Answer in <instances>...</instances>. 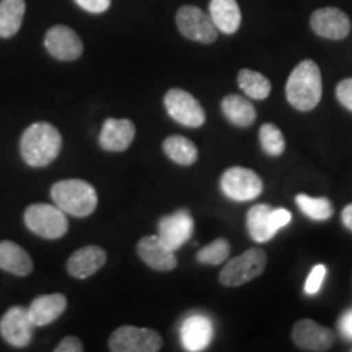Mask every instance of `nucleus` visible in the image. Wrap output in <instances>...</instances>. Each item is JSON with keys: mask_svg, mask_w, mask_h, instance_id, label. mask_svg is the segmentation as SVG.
Returning <instances> with one entry per match:
<instances>
[{"mask_svg": "<svg viewBox=\"0 0 352 352\" xmlns=\"http://www.w3.org/2000/svg\"><path fill=\"white\" fill-rule=\"evenodd\" d=\"M62 149V135L58 128L38 122L28 126L21 136L20 151L30 167H46L52 164Z\"/></svg>", "mask_w": 352, "mask_h": 352, "instance_id": "obj_1", "label": "nucleus"}, {"mask_svg": "<svg viewBox=\"0 0 352 352\" xmlns=\"http://www.w3.org/2000/svg\"><path fill=\"white\" fill-rule=\"evenodd\" d=\"M289 104L299 111H311L321 101L322 77L314 60H304L291 72L286 84Z\"/></svg>", "mask_w": 352, "mask_h": 352, "instance_id": "obj_2", "label": "nucleus"}, {"mask_svg": "<svg viewBox=\"0 0 352 352\" xmlns=\"http://www.w3.org/2000/svg\"><path fill=\"white\" fill-rule=\"evenodd\" d=\"M51 197L64 213L77 218L88 217L98 205L96 189L81 179H65L55 183L51 187Z\"/></svg>", "mask_w": 352, "mask_h": 352, "instance_id": "obj_3", "label": "nucleus"}, {"mask_svg": "<svg viewBox=\"0 0 352 352\" xmlns=\"http://www.w3.org/2000/svg\"><path fill=\"white\" fill-rule=\"evenodd\" d=\"M25 225L33 234L43 239L56 240L69 228L67 215L56 205L33 204L24 214Z\"/></svg>", "mask_w": 352, "mask_h": 352, "instance_id": "obj_4", "label": "nucleus"}, {"mask_svg": "<svg viewBox=\"0 0 352 352\" xmlns=\"http://www.w3.org/2000/svg\"><path fill=\"white\" fill-rule=\"evenodd\" d=\"M264 250L251 248L230 260L219 274V282L226 287H239L260 277L266 267Z\"/></svg>", "mask_w": 352, "mask_h": 352, "instance_id": "obj_5", "label": "nucleus"}, {"mask_svg": "<svg viewBox=\"0 0 352 352\" xmlns=\"http://www.w3.org/2000/svg\"><path fill=\"white\" fill-rule=\"evenodd\" d=\"M162 346L164 340L158 331L132 325L118 327L109 340L113 352H157Z\"/></svg>", "mask_w": 352, "mask_h": 352, "instance_id": "obj_6", "label": "nucleus"}, {"mask_svg": "<svg viewBox=\"0 0 352 352\" xmlns=\"http://www.w3.org/2000/svg\"><path fill=\"white\" fill-rule=\"evenodd\" d=\"M221 189L234 201H251L257 199L264 189L263 179L251 168L231 167L221 177Z\"/></svg>", "mask_w": 352, "mask_h": 352, "instance_id": "obj_7", "label": "nucleus"}, {"mask_svg": "<svg viewBox=\"0 0 352 352\" xmlns=\"http://www.w3.org/2000/svg\"><path fill=\"white\" fill-rule=\"evenodd\" d=\"M164 103L167 113L182 126L200 128L206 120L201 103L183 89H170Z\"/></svg>", "mask_w": 352, "mask_h": 352, "instance_id": "obj_8", "label": "nucleus"}, {"mask_svg": "<svg viewBox=\"0 0 352 352\" xmlns=\"http://www.w3.org/2000/svg\"><path fill=\"white\" fill-rule=\"evenodd\" d=\"M176 25L184 37L195 42L209 45L218 37V29L210 14L195 6H184L177 11Z\"/></svg>", "mask_w": 352, "mask_h": 352, "instance_id": "obj_9", "label": "nucleus"}, {"mask_svg": "<svg viewBox=\"0 0 352 352\" xmlns=\"http://www.w3.org/2000/svg\"><path fill=\"white\" fill-rule=\"evenodd\" d=\"M34 324L28 314V308L14 305L0 320V334L13 347H26L34 333Z\"/></svg>", "mask_w": 352, "mask_h": 352, "instance_id": "obj_10", "label": "nucleus"}, {"mask_svg": "<svg viewBox=\"0 0 352 352\" xmlns=\"http://www.w3.org/2000/svg\"><path fill=\"white\" fill-rule=\"evenodd\" d=\"M291 337L295 344L305 351H327L336 342V336L329 327L308 318L300 320L294 325Z\"/></svg>", "mask_w": 352, "mask_h": 352, "instance_id": "obj_11", "label": "nucleus"}, {"mask_svg": "<svg viewBox=\"0 0 352 352\" xmlns=\"http://www.w3.org/2000/svg\"><path fill=\"white\" fill-rule=\"evenodd\" d=\"M45 47L58 60L72 62L82 55L84 45L74 29L68 26L51 28L45 37Z\"/></svg>", "mask_w": 352, "mask_h": 352, "instance_id": "obj_12", "label": "nucleus"}, {"mask_svg": "<svg viewBox=\"0 0 352 352\" xmlns=\"http://www.w3.org/2000/svg\"><path fill=\"white\" fill-rule=\"evenodd\" d=\"M311 26L320 37L340 41L347 37L351 23L346 13L334 7L320 8L311 17Z\"/></svg>", "mask_w": 352, "mask_h": 352, "instance_id": "obj_13", "label": "nucleus"}, {"mask_svg": "<svg viewBox=\"0 0 352 352\" xmlns=\"http://www.w3.org/2000/svg\"><path fill=\"white\" fill-rule=\"evenodd\" d=\"M195 230V222L187 210H177L176 213L166 215L158 225V236L173 251L179 250L188 241Z\"/></svg>", "mask_w": 352, "mask_h": 352, "instance_id": "obj_14", "label": "nucleus"}, {"mask_svg": "<svg viewBox=\"0 0 352 352\" xmlns=\"http://www.w3.org/2000/svg\"><path fill=\"white\" fill-rule=\"evenodd\" d=\"M174 252L158 235L145 236L138 244L140 258L157 272H171L175 269L177 258Z\"/></svg>", "mask_w": 352, "mask_h": 352, "instance_id": "obj_15", "label": "nucleus"}, {"mask_svg": "<svg viewBox=\"0 0 352 352\" xmlns=\"http://www.w3.org/2000/svg\"><path fill=\"white\" fill-rule=\"evenodd\" d=\"M136 135V126L128 119L109 118L102 126L98 142L106 151H124L131 146Z\"/></svg>", "mask_w": 352, "mask_h": 352, "instance_id": "obj_16", "label": "nucleus"}, {"mask_svg": "<svg viewBox=\"0 0 352 352\" xmlns=\"http://www.w3.org/2000/svg\"><path fill=\"white\" fill-rule=\"evenodd\" d=\"M107 261V253L98 245H87L74 252L67 261V270L78 279L94 276Z\"/></svg>", "mask_w": 352, "mask_h": 352, "instance_id": "obj_17", "label": "nucleus"}, {"mask_svg": "<svg viewBox=\"0 0 352 352\" xmlns=\"http://www.w3.org/2000/svg\"><path fill=\"white\" fill-rule=\"evenodd\" d=\"M212 321L202 315L189 316L180 329L182 343L187 351H202L213 340Z\"/></svg>", "mask_w": 352, "mask_h": 352, "instance_id": "obj_18", "label": "nucleus"}, {"mask_svg": "<svg viewBox=\"0 0 352 352\" xmlns=\"http://www.w3.org/2000/svg\"><path fill=\"white\" fill-rule=\"evenodd\" d=\"M67 298L63 294H49L36 298L28 308V314L34 327L50 325L67 309Z\"/></svg>", "mask_w": 352, "mask_h": 352, "instance_id": "obj_19", "label": "nucleus"}, {"mask_svg": "<svg viewBox=\"0 0 352 352\" xmlns=\"http://www.w3.org/2000/svg\"><path fill=\"white\" fill-rule=\"evenodd\" d=\"M0 269L19 277H26L33 272V260L19 244L3 240L0 241Z\"/></svg>", "mask_w": 352, "mask_h": 352, "instance_id": "obj_20", "label": "nucleus"}, {"mask_svg": "<svg viewBox=\"0 0 352 352\" xmlns=\"http://www.w3.org/2000/svg\"><path fill=\"white\" fill-rule=\"evenodd\" d=\"M247 228L252 239L257 243L272 239L278 231L273 218V208L265 204L252 206L247 214Z\"/></svg>", "mask_w": 352, "mask_h": 352, "instance_id": "obj_21", "label": "nucleus"}, {"mask_svg": "<svg viewBox=\"0 0 352 352\" xmlns=\"http://www.w3.org/2000/svg\"><path fill=\"white\" fill-rule=\"evenodd\" d=\"M209 14L215 28L225 34H234L241 24V12L236 0H212Z\"/></svg>", "mask_w": 352, "mask_h": 352, "instance_id": "obj_22", "label": "nucleus"}, {"mask_svg": "<svg viewBox=\"0 0 352 352\" xmlns=\"http://www.w3.org/2000/svg\"><path fill=\"white\" fill-rule=\"evenodd\" d=\"M222 111L228 122L240 128L251 126L256 120V110L251 102L239 94H228L222 100Z\"/></svg>", "mask_w": 352, "mask_h": 352, "instance_id": "obj_23", "label": "nucleus"}, {"mask_svg": "<svg viewBox=\"0 0 352 352\" xmlns=\"http://www.w3.org/2000/svg\"><path fill=\"white\" fill-rule=\"evenodd\" d=\"M25 0L0 1V37L11 38L17 34L25 16Z\"/></svg>", "mask_w": 352, "mask_h": 352, "instance_id": "obj_24", "label": "nucleus"}, {"mask_svg": "<svg viewBox=\"0 0 352 352\" xmlns=\"http://www.w3.org/2000/svg\"><path fill=\"white\" fill-rule=\"evenodd\" d=\"M164 151L171 161L180 166H192L199 158L197 146L180 135H173L164 140Z\"/></svg>", "mask_w": 352, "mask_h": 352, "instance_id": "obj_25", "label": "nucleus"}, {"mask_svg": "<svg viewBox=\"0 0 352 352\" xmlns=\"http://www.w3.org/2000/svg\"><path fill=\"white\" fill-rule=\"evenodd\" d=\"M240 89L252 100H265L272 91L270 81L260 72L252 69H241L238 75Z\"/></svg>", "mask_w": 352, "mask_h": 352, "instance_id": "obj_26", "label": "nucleus"}, {"mask_svg": "<svg viewBox=\"0 0 352 352\" xmlns=\"http://www.w3.org/2000/svg\"><path fill=\"white\" fill-rule=\"evenodd\" d=\"M296 204L302 213L314 221H327L334 213V208L331 202L325 197L316 199L307 195H298Z\"/></svg>", "mask_w": 352, "mask_h": 352, "instance_id": "obj_27", "label": "nucleus"}, {"mask_svg": "<svg viewBox=\"0 0 352 352\" xmlns=\"http://www.w3.org/2000/svg\"><path fill=\"white\" fill-rule=\"evenodd\" d=\"M260 142L267 155L279 157L286 149V140L276 124L265 123L260 128Z\"/></svg>", "mask_w": 352, "mask_h": 352, "instance_id": "obj_28", "label": "nucleus"}, {"mask_svg": "<svg viewBox=\"0 0 352 352\" xmlns=\"http://www.w3.org/2000/svg\"><path fill=\"white\" fill-rule=\"evenodd\" d=\"M231 253V245L228 240L221 239L214 240L206 247L199 251L196 258L200 264L205 265H221L223 264L228 258Z\"/></svg>", "mask_w": 352, "mask_h": 352, "instance_id": "obj_29", "label": "nucleus"}, {"mask_svg": "<svg viewBox=\"0 0 352 352\" xmlns=\"http://www.w3.org/2000/svg\"><path fill=\"white\" fill-rule=\"evenodd\" d=\"M325 274H327V267L324 265H316L315 267L312 269V272L309 273V277L307 279V282H305L304 289L308 295H315L320 291Z\"/></svg>", "mask_w": 352, "mask_h": 352, "instance_id": "obj_30", "label": "nucleus"}, {"mask_svg": "<svg viewBox=\"0 0 352 352\" xmlns=\"http://www.w3.org/2000/svg\"><path fill=\"white\" fill-rule=\"evenodd\" d=\"M337 98L342 106L352 111V77L344 78L338 84Z\"/></svg>", "mask_w": 352, "mask_h": 352, "instance_id": "obj_31", "label": "nucleus"}, {"mask_svg": "<svg viewBox=\"0 0 352 352\" xmlns=\"http://www.w3.org/2000/svg\"><path fill=\"white\" fill-rule=\"evenodd\" d=\"M75 1L78 7L90 13L106 12L111 6V0H75Z\"/></svg>", "mask_w": 352, "mask_h": 352, "instance_id": "obj_32", "label": "nucleus"}, {"mask_svg": "<svg viewBox=\"0 0 352 352\" xmlns=\"http://www.w3.org/2000/svg\"><path fill=\"white\" fill-rule=\"evenodd\" d=\"M55 352H82L84 351V346L82 342L78 340L77 337L74 336H68L64 337L63 340H60V343L55 347Z\"/></svg>", "mask_w": 352, "mask_h": 352, "instance_id": "obj_33", "label": "nucleus"}, {"mask_svg": "<svg viewBox=\"0 0 352 352\" xmlns=\"http://www.w3.org/2000/svg\"><path fill=\"white\" fill-rule=\"evenodd\" d=\"M340 333L346 337V338H352V311L344 314L340 317Z\"/></svg>", "mask_w": 352, "mask_h": 352, "instance_id": "obj_34", "label": "nucleus"}, {"mask_svg": "<svg viewBox=\"0 0 352 352\" xmlns=\"http://www.w3.org/2000/svg\"><path fill=\"white\" fill-rule=\"evenodd\" d=\"M342 222L343 225L352 231V204L347 205L342 212Z\"/></svg>", "mask_w": 352, "mask_h": 352, "instance_id": "obj_35", "label": "nucleus"}]
</instances>
